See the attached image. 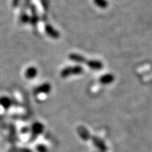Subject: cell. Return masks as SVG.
Instances as JSON below:
<instances>
[{
    "label": "cell",
    "mask_w": 152,
    "mask_h": 152,
    "mask_svg": "<svg viewBox=\"0 0 152 152\" xmlns=\"http://www.w3.org/2000/svg\"><path fill=\"white\" fill-rule=\"evenodd\" d=\"M20 0H12L11 5H12L13 8H17L18 7L19 4H20Z\"/></svg>",
    "instance_id": "cell-16"
},
{
    "label": "cell",
    "mask_w": 152,
    "mask_h": 152,
    "mask_svg": "<svg viewBox=\"0 0 152 152\" xmlns=\"http://www.w3.org/2000/svg\"><path fill=\"white\" fill-rule=\"evenodd\" d=\"M32 129L35 134H39L43 131V125L40 123H36L33 125Z\"/></svg>",
    "instance_id": "cell-12"
},
{
    "label": "cell",
    "mask_w": 152,
    "mask_h": 152,
    "mask_svg": "<svg viewBox=\"0 0 152 152\" xmlns=\"http://www.w3.org/2000/svg\"><path fill=\"white\" fill-rule=\"evenodd\" d=\"M91 139H92V142L94 143L95 147L97 148L100 151L106 152L107 151V147H106V144H104V142L101 139L96 137H91Z\"/></svg>",
    "instance_id": "cell-8"
},
{
    "label": "cell",
    "mask_w": 152,
    "mask_h": 152,
    "mask_svg": "<svg viewBox=\"0 0 152 152\" xmlns=\"http://www.w3.org/2000/svg\"><path fill=\"white\" fill-rule=\"evenodd\" d=\"M115 80V76L111 73H106L104 75L100 76L99 82L100 84L104 85H108L113 83Z\"/></svg>",
    "instance_id": "cell-5"
},
{
    "label": "cell",
    "mask_w": 152,
    "mask_h": 152,
    "mask_svg": "<svg viewBox=\"0 0 152 152\" xmlns=\"http://www.w3.org/2000/svg\"><path fill=\"white\" fill-rule=\"evenodd\" d=\"M85 64L93 71H100L104 67L103 63L99 60L96 59H87Z\"/></svg>",
    "instance_id": "cell-2"
},
{
    "label": "cell",
    "mask_w": 152,
    "mask_h": 152,
    "mask_svg": "<svg viewBox=\"0 0 152 152\" xmlns=\"http://www.w3.org/2000/svg\"><path fill=\"white\" fill-rule=\"evenodd\" d=\"M30 11H31V16L30 17V23L33 26V28H36L39 20V17H38L37 11L36 9L35 5L30 4Z\"/></svg>",
    "instance_id": "cell-4"
},
{
    "label": "cell",
    "mask_w": 152,
    "mask_h": 152,
    "mask_svg": "<svg viewBox=\"0 0 152 152\" xmlns=\"http://www.w3.org/2000/svg\"><path fill=\"white\" fill-rule=\"evenodd\" d=\"M93 2L96 7L102 9H105L109 6V2L106 0H93Z\"/></svg>",
    "instance_id": "cell-11"
},
{
    "label": "cell",
    "mask_w": 152,
    "mask_h": 152,
    "mask_svg": "<svg viewBox=\"0 0 152 152\" xmlns=\"http://www.w3.org/2000/svg\"><path fill=\"white\" fill-rule=\"evenodd\" d=\"M84 69L80 65H75L73 66H67L61 70L60 73L61 77L63 78L70 77L71 75H79L83 73Z\"/></svg>",
    "instance_id": "cell-1"
},
{
    "label": "cell",
    "mask_w": 152,
    "mask_h": 152,
    "mask_svg": "<svg viewBox=\"0 0 152 152\" xmlns=\"http://www.w3.org/2000/svg\"><path fill=\"white\" fill-rule=\"evenodd\" d=\"M20 22L23 24H27L30 22V16H28V13H20Z\"/></svg>",
    "instance_id": "cell-13"
},
{
    "label": "cell",
    "mask_w": 152,
    "mask_h": 152,
    "mask_svg": "<svg viewBox=\"0 0 152 152\" xmlns=\"http://www.w3.org/2000/svg\"><path fill=\"white\" fill-rule=\"evenodd\" d=\"M41 4L42 6L44 12H47L49 9V4H50V0H41Z\"/></svg>",
    "instance_id": "cell-15"
},
{
    "label": "cell",
    "mask_w": 152,
    "mask_h": 152,
    "mask_svg": "<svg viewBox=\"0 0 152 152\" xmlns=\"http://www.w3.org/2000/svg\"><path fill=\"white\" fill-rule=\"evenodd\" d=\"M37 75V70L35 67H29L27 68L26 72H25V77L27 79L31 80L35 77Z\"/></svg>",
    "instance_id": "cell-10"
},
{
    "label": "cell",
    "mask_w": 152,
    "mask_h": 152,
    "mask_svg": "<svg viewBox=\"0 0 152 152\" xmlns=\"http://www.w3.org/2000/svg\"><path fill=\"white\" fill-rule=\"evenodd\" d=\"M77 132L78 133L79 136L80 137L81 139H83L85 141H87V140H90L91 137H92L90 133L89 132V131L83 126L77 127Z\"/></svg>",
    "instance_id": "cell-9"
},
{
    "label": "cell",
    "mask_w": 152,
    "mask_h": 152,
    "mask_svg": "<svg viewBox=\"0 0 152 152\" xmlns=\"http://www.w3.org/2000/svg\"><path fill=\"white\" fill-rule=\"evenodd\" d=\"M45 30L46 32L47 35L49 36L53 39H58L60 37V33L58 30L55 29L52 25L47 23L45 26Z\"/></svg>",
    "instance_id": "cell-3"
},
{
    "label": "cell",
    "mask_w": 152,
    "mask_h": 152,
    "mask_svg": "<svg viewBox=\"0 0 152 152\" xmlns=\"http://www.w3.org/2000/svg\"><path fill=\"white\" fill-rule=\"evenodd\" d=\"M0 104L4 108H9L11 105V101L8 97L0 98Z\"/></svg>",
    "instance_id": "cell-14"
},
{
    "label": "cell",
    "mask_w": 152,
    "mask_h": 152,
    "mask_svg": "<svg viewBox=\"0 0 152 152\" xmlns=\"http://www.w3.org/2000/svg\"><path fill=\"white\" fill-rule=\"evenodd\" d=\"M52 90V85L49 83H44L42 85L37 87L35 88V94H48Z\"/></svg>",
    "instance_id": "cell-7"
},
{
    "label": "cell",
    "mask_w": 152,
    "mask_h": 152,
    "mask_svg": "<svg viewBox=\"0 0 152 152\" xmlns=\"http://www.w3.org/2000/svg\"><path fill=\"white\" fill-rule=\"evenodd\" d=\"M68 58L72 61L80 64H85V63H86L87 60L83 55L77 54V53H71V54H70L68 55Z\"/></svg>",
    "instance_id": "cell-6"
}]
</instances>
